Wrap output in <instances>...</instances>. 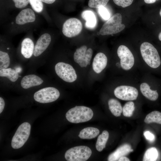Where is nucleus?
<instances>
[{
    "label": "nucleus",
    "instance_id": "f257e3e1",
    "mask_svg": "<svg viewBox=\"0 0 161 161\" xmlns=\"http://www.w3.org/2000/svg\"><path fill=\"white\" fill-rule=\"evenodd\" d=\"M93 115L92 110L83 106H76L69 110L66 114L67 120L73 123H79L88 121Z\"/></svg>",
    "mask_w": 161,
    "mask_h": 161
},
{
    "label": "nucleus",
    "instance_id": "f03ea898",
    "mask_svg": "<svg viewBox=\"0 0 161 161\" xmlns=\"http://www.w3.org/2000/svg\"><path fill=\"white\" fill-rule=\"evenodd\" d=\"M140 51L144 60L151 67L155 69L160 66L161 62L159 54L152 44L143 42L140 46Z\"/></svg>",
    "mask_w": 161,
    "mask_h": 161
},
{
    "label": "nucleus",
    "instance_id": "7ed1b4c3",
    "mask_svg": "<svg viewBox=\"0 0 161 161\" xmlns=\"http://www.w3.org/2000/svg\"><path fill=\"white\" fill-rule=\"evenodd\" d=\"M122 22L121 15L119 13H116L104 23L99 33L103 35L117 33L125 28V25Z\"/></svg>",
    "mask_w": 161,
    "mask_h": 161
},
{
    "label": "nucleus",
    "instance_id": "20e7f679",
    "mask_svg": "<svg viewBox=\"0 0 161 161\" xmlns=\"http://www.w3.org/2000/svg\"><path fill=\"white\" fill-rule=\"evenodd\" d=\"M92 151L89 147L84 145L75 146L67 150L65 157L68 161H86L90 157Z\"/></svg>",
    "mask_w": 161,
    "mask_h": 161
},
{
    "label": "nucleus",
    "instance_id": "39448f33",
    "mask_svg": "<svg viewBox=\"0 0 161 161\" xmlns=\"http://www.w3.org/2000/svg\"><path fill=\"white\" fill-rule=\"evenodd\" d=\"M31 129L30 124L27 122L22 123L18 128L11 141L12 147L17 149L21 147L29 137Z\"/></svg>",
    "mask_w": 161,
    "mask_h": 161
},
{
    "label": "nucleus",
    "instance_id": "423d86ee",
    "mask_svg": "<svg viewBox=\"0 0 161 161\" xmlns=\"http://www.w3.org/2000/svg\"><path fill=\"white\" fill-rule=\"evenodd\" d=\"M60 95L59 91L53 87H47L40 89L34 95V100L41 103H47L56 100Z\"/></svg>",
    "mask_w": 161,
    "mask_h": 161
},
{
    "label": "nucleus",
    "instance_id": "0eeeda50",
    "mask_svg": "<svg viewBox=\"0 0 161 161\" xmlns=\"http://www.w3.org/2000/svg\"><path fill=\"white\" fill-rule=\"evenodd\" d=\"M55 70L57 75L66 82H73L77 79L75 70L70 64L63 62H59L56 64Z\"/></svg>",
    "mask_w": 161,
    "mask_h": 161
},
{
    "label": "nucleus",
    "instance_id": "6e6552de",
    "mask_svg": "<svg viewBox=\"0 0 161 161\" xmlns=\"http://www.w3.org/2000/svg\"><path fill=\"white\" fill-rule=\"evenodd\" d=\"M82 29V23L79 19L71 18L67 20L64 23L62 32L66 37L72 38L78 35Z\"/></svg>",
    "mask_w": 161,
    "mask_h": 161
},
{
    "label": "nucleus",
    "instance_id": "1a4fd4ad",
    "mask_svg": "<svg viewBox=\"0 0 161 161\" xmlns=\"http://www.w3.org/2000/svg\"><path fill=\"white\" fill-rule=\"evenodd\" d=\"M117 54L120 59V65L125 70L130 69L134 64V58L131 52L126 46L121 45L117 50Z\"/></svg>",
    "mask_w": 161,
    "mask_h": 161
},
{
    "label": "nucleus",
    "instance_id": "9d476101",
    "mask_svg": "<svg viewBox=\"0 0 161 161\" xmlns=\"http://www.w3.org/2000/svg\"><path fill=\"white\" fill-rule=\"evenodd\" d=\"M93 53L91 48L87 49V47L83 45L77 49L74 55L75 61L81 67H86L89 65Z\"/></svg>",
    "mask_w": 161,
    "mask_h": 161
},
{
    "label": "nucleus",
    "instance_id": "9b49d317",
    "mask_svg": "<svg viewBox=\"0 0 161 161\" xmlns=\"http://www.w3.org/2000/svg\"><path fill=\"white\" fill-rule=\"evenodd\" d=\"M114 94L117 98L124 100H133L137 99L138 95L135 88L128 86L122 85L117 87Z\"/></svg>",
    "mask_w": 161,
    "mask_h": 161
},
{
    "label": "nucleus",
    "instance_id": "f8f14e48",
    "mask_svg": "<svg viewBox=\"0 0 161 161\" xmlns=\"http://www.w3.org/2000/svg\"><path fill=\"white\" fill-rule=\"evenodd\" d=\"M34 12L30 8L22 9L16 17L15 24L18 26H23L34 22L36 18Z\"/></svg>",
    "mask_w": 161,
    "mask_h": 161
},
{
    "label": "nucleus",
    "instance_id": "ddd939ff",
    "mask_svg": "<svg viewBox=\"0 0 161 161\" xmlns=\"http://www.w3.org/2000/svg\"><path fill=\"white\" fill-rule=\"evenodd\" d=\"M51 41V37L49 34L45 33L41 35L35 45L33 55L37 57L41 54L47 48Z\"/></svg>",
    "mask_w": 161,
    "mask_h": 161
},
{
    "label": "nucleus",
    "instance_id": "4468645a",
    "mask_svg": "<svg viewBox=\"0 0 161 161\" xmlns=\"http://www.w3.org/2000/svg\"><path fill=\"white\" fill-rule=\"evenodd\" d=\"M107 62L106 55L103 53L99 52L95 57L92 66L94 71L97 73H99L106 67Z\"/></svg>",
    "mask_w": 161,
    "mask_h": 161
},
{
    "label": "nucleus",
    "instance_id": "2eb2a0df",
    "mask_svg": "<svg viewBox=\"0 0 161 161\" xmlns=\"http://www.w3.org/2000/svg\"><path fill=\"white\" fill-rule=\"evenodd\" d=\"M43 80L39 77L35 75H30L24 76L22 78L21 84L22 87L27 89L33 86L39 85Z\"/></svg>",
    "mask_w": 161,
    "mask_h": 161
},
{
    "label": "nucleus",
    "instance_id": "dca6fc26",
    "mask_svg": "<svg viewBox=\"0 0 161 161\" xmlns=\"http://www.w3.org/2000/svg\"><path fill=\"white\" fill-rule=\"evenodd\" d=\"M131 147L128 144H123L119 147L108 157L109 161H118L121 157L128 154L131 152Z\"/></svg>",
    "mask_w": 161,
    "mask_h": 161
},
{
    "label": "nucleus",
    "instance_id": "f3484780",
    "mask_svg": "<svg viewBox=\"0 0 161 161\" xmlns=\"http://www.w3.org/2000/svg\"><path fill=\"white\" fill-rule=\"evenodd\" d=\"M34 45L32 40L29 37L24 38L21 43V53L25 58H30L33 54Z\"/></svg>",
    "mask_w": 161,
    "mask_h": 161
},
{
    "label": "nucleus",
    "instance_id": "a211bd4d",
    "mask_svg": "<svg viewBox=\"0 0 161 161\" xmlns=\"http://www.w3.org/2000/svg\"><path fill=\"white\" fill-rule=\"evenodd\" d=\"M83 19L86 21V27L89 29L94 28L97 24V19L95 14L90 10L83 11L81 14Z\"/></svg>",
    "mask_w": 161,
    "mask_h": 161
},
{
    "label": "nucleus",
    "instance_id": "6ab92c4d",
    "mask_svg": "<svg viewBox=\"0 0 161 161\" xmlns=\"http://www.w3.org/2000/svg\"><path fill=\"white\" fill-rule=\"evenodd\" d=\"M140 90L143 95L148 99L155 101L158 98L159 95L157 90H152L146 83H142L140 85Z\"/></svg>",
    "mask_w": 161,
    "mask_h": 161
},
{
    "label": "nucleus",
    "instance_id": "aec40b11",
    "mask_svg": "<svg viewBox=\"0 0 161 161\" xmlns=\"http://www.w3.org/2000/svg\"><path fill=\"white\" fill-rule=\"evenodd\" d=\"M99 130L93 127L83 129L80 132L78 136L82 139H92L96 137L99 134Z\"/></svg>",
    "mask_w": 161,
    "mask_h": 161
},
{
    "label": "nucleus",
    "instance_id": "412c9836",
    "mask_svg": "<svg viewBox=\"0 0 161 161\" xmlns=\"http://www.w3.org/2000/svg\"><path fill=\"white\" fill-rule=\"evenodd\" d=\"M109 108L112 114L116 117L120 116L123 108L120 103L114 98L110 99L108 102Z\"/></svg>",
    "mask_w": 161,
    "mask_h": 161
},
{
    "label": "nucleus",
    "instance_id": "4be33fe9",
    "mask_svg": "<svg viewBox=\"0 0 161 161\" xmlns=\"http://www.w3.org/2000/svg\"><path fill=\"white\" fill-rule=\"evenodd\" d=\"M109 136V132L106 130L103 131L98 136L96 144V148L97 151L100 152L105 148Z\"/></svg>",
    "mask_w": 161,
    "mask_h": 161
},
{
    "label": "nucleus",
    "instance_id": "5701e85b",
    "mask_svg": "<svg viewBox=\"0 0 161 161\" xmlns=\"http://www.w3.org/2000/svg\"><path fill=\"white\" fill-rule=\"evenodd\" d=\"M0 76L6 77L10 81L13 82L16 81L19 77L18 74L17 72L10 68L0 70Z\"/></svg>",
    "mask_w": 161,
    "mask_h": 161
},
{
    "label": "nucleus",
    "instance_id": "b1692460",
    "mask_svg": "<svg viewBox=\"0 0 161 161\" xmlns=\"http://www.w3.org/2000/svg\"><path fill=\"white\" fill-rule=\"evenodd\" d=\"M144 121L147 124L155 123L161 124V112L158 111L150 112L146 115Z\"/></svg>",
    "mask_w": 161,
    "mask_h": 161
},
{
    "label": "nucleus",
    "instance_id": "393cba45",
    "mask_svg": "<svg viewBox=\"0 0 161 161\" xmlns=\"http://www.w3.org/2000/svg\"><path fill=\"white\" fill-rule=\"evenodd\" d=\"M158 152L155 147L148 149L145 153L143 159V161H154L157 159Z\"/></svg>",
    "mask_w": 161,
    "mask_h": 161
},
{
    "label": "nucleus",
    "instance_id": "a878e982",
    "mask_svg": "<svg viewBox=\"0 0 161 161\" xmlns=\"http://www.w3.org/2000/svg\"><path fill=\"white\" fill-rule=\"evenodd\" d=\"M10 59L8 54L6 52L0 51V69H6L10 65Z\"/></svg>",
    "mask_w": 161,
    "mask_h": 161
},
{
    "label": "nucleus",
    "instance_id": "bb28decb",
    "mask_svg": "<svg viewBox=\"0 0 161 161\" xmlns=\"http://www.w3.org/2000/svg\"><path fill=\"white\" fill-rule=\"evenodd\" d=\"M135 107L134 103L132 101L126 103L123 108V115L126 117H130L132 116Z\"/></svg>",
    "mask_w": 161,
    "mask_h": 161
},
{
    "label": "nucleus",
    "instance_id": "cd10ccee",
    "mask_svg": "<svg viewBox=\"0 0 161 161\" xmlns=\"http://www.w3.org/2000/svg\"><path fill=\"white\" fill-rule=\"evenodd\" d=\"M32 9L35 12L41 13L44 9V3L40 0H29Z\"/></svg>",
    "mask_w": 161,
    "mask_h": 161
},
{
    "label": "nucleus",
    "instance_id": "c85d7f7f",
    "mask_svg": "<svg viewBox=\"0 0 161 161\" xmlns=\"http://www.w3.org/2000/svg\"><path fill=\"white\" fill-rule=\"evenodd\" d=\"M109 0H89L88 6L91 8H98L105 6Z\"/></svg>",
    "mask_w": 161,
    "mask_h": 161
},
{
    "label": "nucleus",
    "instance_id": "c756f323",
    "mask_svg": "<svg viewBox=\"0 0 161 161\" xmlns=\"http://www.w3.org/2000/svg\"><path fill=\"white\" fill-rule=\"evenodd\" d=\"M14 7L18 9L24 8L29 4V0H10Z\"/></svg>",
    "mask_w": 161,
    "mask_h": 161
},
{
    "label": "nucleus",
    "instance_id": "7c9ffc66",
    "mask_svg": "<svg viewBox=\"0 0 161 161\" xmlns=\"http://www.w3.org/2000/svg\"><path fill=\"white\" fill-rule=\"evenodd\" d=\"M99 14L104 20H107L110 18V14L107 9L104 6H101L98 8Z\"/></svg>",
    "mask_w": 161,
    "mask_h": 161
},
{
    "label": "nucleus",
    "instance_id": "2f4dec72",
    "mask_svg": "<svg viewBox=\"0 0 161 161\" xmlns=\"http://www.w3.org/2000/svg\"><path fill=\"white\" fill-rule=\"evenodd\" d=\"M113 1L116 5L124 8L131 5L133 0H113Z\"/></svg>",
    "mask_w": 161,
    "mask_h": 161
},
{
    "label": "nucleus",
    "instance_id": "473e14b6",
    "mask_svg": "<svg viewBox=\"0 0 161 161\" xmlns=\"http://www.w3.org/2000/svg\"><path fill=\"white\" fill-rule=\"evenodd\" d=\"M143 135L145 138L149 141L153 142L155 140L154 135L148 131H145L143 133Z\"/></svg>",
    "mask_w": 161,
    "mask_h": 161
},
{
    "label": "nucleus",
    "instance_id": "72a5a7b5",
    "mask_svg": "<svg viewBox=\"0 0 161 161\" xmlns=\"http://www.w3.org/2000/svg\"><path fill=\"white\" fill-rule=\"evenodd\" d=\"M5 106V102L4 99L0 97V113L3 111Z\"/></svg>",
    "mask_w": 161,
    "mask_h": 161
},
{
    "label": "nucleus",
    "instance_id": "f704fd0d",
    "mask_svg": "<svg viewBox=\"0 0 161 161\" xmlns=\"http://www.w3.org/2000/svg\"><path fill=\"white\" fill-rule=\"evenodd\" d=\"M43 3L46 4H52L55 2L56 0H40Z\"/></svg>",
    "mask_w": 161,
    "mask_h": 161
},
{
    "label": "nucleus",
    "instance_id": "c9c22d12",
    "mask_svg": "<svg viewBox=\"0 0 161 161\" xmlns=\"http://www.w3.org/2000/svg\"><path fill=\"white\" fill-rule=\"evenodd\" d=\"M118 161H130V160L127 157L124 156L121 157L118 160Z\"/></svg>",
    "mask_w": 161,
    "mask_h": 161
},
{
    "label": "nucleus",
    "instance_id": "e433bc0d",
    "mask_svg": "<svg viewBox=\"0 0 161 161\" xmlns=\"http://www.w3.org/2000/svg\"><path fill=\"white\" fill-rule=\"evenodd\" d=\"M158 0H144L145 3L147 4H152L154 3L156 1Z\"/></svg>",
    "mask_w": 161,
    "mask_h": 161
},
{
    "label": "nucleus",
    "instance_id": "4c0bfd02",
    "mask_svg": "<svg viewBox=\"0 0 161 161\" xmlns=\"http://www.w3.org/2000/svg\"><path fill=\"white\" fill-rule=\"evenodd\" d=\"M159 40L161 41V32L159 33L158 35Z\"/></svg>",
    "mask_w": 161,
    "mask_h": 161
},
{
    "label": "nucleus",
    "instance_id": "58836bf2",
    "mask_svg": "<svg viewBox=\"0 0 161 161\" xmlns=\"http://www.w3.org/2000/svg\"><path fill=\"white\" fill-rule=\"evenodd\" d=\"M160 14L161 16V9H160Z\"/></svg>",
    "mask_w": 161,
    "mask_h": 161
},
{
    "label": "nucleus",
    "instance_id": "ea45409f",
    "mask_svg": "<svg viewBox=\"0 0 161 161\" xmlns=\"http://www.w3.org/2000/svg\"><path fill=\"white\" fill-rule=\"evenodd\" d=\"M131 152H132L133 151V150L132 149H131Z\"/></svg>",
    "mask_w": 161,
    "mask_h": 161
}]
</instances>
